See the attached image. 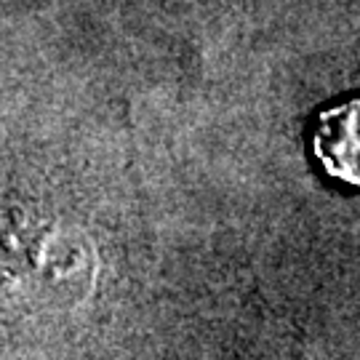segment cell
<instances>
[{"label":"cell","mask_w":360,"mask_h":360,"mask_svg":"<svg viewBox=\"0 0 360 360\" xmlns=\"http://www.w3.org/2000/svg\"><path fill=\"white\" fill-rule=\"evenodd\" d=\"M355 131H358V104H347L323 115L315 139L331 168L355 166V147H358Z\"/></svg>","instance_id":"cell-1"}]
</instances>
